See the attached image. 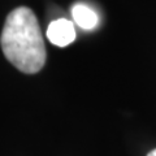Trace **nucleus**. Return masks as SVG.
Masks as SVG:
<instances>
[{
  "mask_svg": "<svg viewBox=\"0 0 156 156\" xmlns=\"http://www.w3.org/2000/svg\"><path fill=\"white\" fill-rule=\"evenodd\" d=\"M3 53L22 73L34 74L44 66L46 46L35 14L27 7H18L7 16L2 37Z\"/></svg>",
  "mask_w": 156,
  "mask_h": 156,
  "instance_id": "f257e3e1",
  "label": "nucleus"
},
{
  "mask_svg": "<svg viewBox=\"0 0 156 156\" xmlns=\"http://www.w3.org/2000/svg\"><path fill=\"white\" fill-rule=\"evenodd\" d=\"M47 38L57 47H66L76 39L74 23L66 18H57L48 25Z\"/></svg>",
  "mask_w": 156,
  "mask_h": 156,
  "instance_id": "f03ea898",
  "label": "nucleus"
},
{
  "mask_svg": "<svg viewBox=\"0 0 156 156\" xmlns=\"http://www.w3.org/2000/svg\"><path fill=\"white\" fill-rule=\"evenodd\" d=\"M72 17L77 25L83 30H92L99 23V17L96 12L82 3H77L72 7Z\"/></svg>",
  "mask_w": 156,
  "mask_h": 156,
  "instance_id": "7ed1b4c3",
  "label": "nucleus"
},
{
  "mask_svg": "<svg viewBox=\"0 0 156 156\" xmlns=\"http://www.w3.org/2000/svg\"><path fill=\"white\" fill-rule=\"evenodd\" d=\"M147 156H156V148L155 150H152L151 152H148V155Z\"/></svg>",
  "mask_w": 156,
  "mask_h": 156,
  "instance_id": "20e7f679",
  "label": "nucleus"
}]
</instances>
